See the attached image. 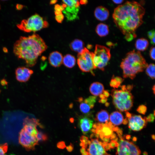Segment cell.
<instances>
[{
    "label": "cell",
    "mask_w": 155,
    "mask_h": 155,
    "mask_svg": "<svg viewBox=\"0 0 155 155\" xmlns=\"http://www.w3.org/2000/svg\"><path fill=\"white\" fill-rule=\"evenodd\" d=\"M17 28L24 32H35L47 27V22L38 14L35 13L26 19L22 20L17 25Z\"/></svg>",
    "instance_id": "obj_6"
},
{
    "label": "cell",
    "mask_w": 155,
    "mask_h": 155,
    "mask_svg": "<svg viewBox=\"0 0 155 155\" xmlns=\"http://www.w3.org/2000/svg\"><path fill=\"white\" fill-rule=\"evenodd\" d=\"M47 48L41 37L34 34L28 36H21L14 44L13 52L18 58L24 60L27 67H32Z\"/></svg>",
    "instance_id": "obj_2"
},
{
    "label": "cell",
    "mask_w": 155,
    "mask_h": 155,
    "mask_svg": "<svg viewBox=\"0 0 155 155\" xmlns=\"http://www.w3.org/2000/svg\"><path fill=\"white\" fill-rule=\"evenodd\" d=\"M63 58L61 53L58 51H55L50 54L49 61L51 65L57 67L60 66L62 64Z\"/></svg>",
    "instance_id": "obj_16"
},
{
    "label": "cell",
    "mask_w": 155,
    "mask_h": 155,
    "mask_svg": "<svg viewBox=\"0 0 155 155\" xmlns=\"http://www.w3.org/2000/svg\"><path fill=\"white\" fill-rule=\"evenodd\" d=\"M149 45L148 40L144 38L137 39L135 42V46L136 49L139 51H144L147 48Z\"/></svg>",
    "instance_id": "obj_24"
},
{
    "label": "cell",
    "mask_w": 155,
    "mask_h": 155,
    "mask_svg": "<svg viewBox=\"0 0 155 155\" xmlns=\"http://www.w3.org/2000/svg\"><path fill=\"white\" fill-rule=\"evenodd\" d=\"M140 52L135 50L126 54L121 63L124 78L133 79L138 73L142 72L148 65Z\"/></svg>",
    "instance_id": "obj_4"
},
{
    "label": "cell",
    "mask_w": 155,
    "mask_h": 155,
    "mask_svg": "<svg viewBox=\"0 0 155 155\" xmlns=\"http://www.w3.org/2000/svg\"><path fill=\"white\" fill-rule=\"evenodd\" d=\"M88 1L87 0H82L80 1V3L82 4H86L88 3Z\"/></svg>",
    "instance_id": "obj_41"
},
{
    "label": "cell",
    "mask_w": 155,
    "mask_h": 155,
    "mask_svg": "<svg viewBox=\"0 0 155 155\" xmlns=\"http://www.w3.org/2000/svg\"><path fill=\"white\" fill-rule=\"evenodd\" d=\"M24 7V6L23 5L19 4H17L16 5V8L17 10H18L22 9Z\"/></svg>",
    "instance_id": "obj_35"
},
{
    "label": "cell",
    "mask_w": 155,
    "mask_h": 155,
    "mask_svg": "<svg viewBox=\"0 0 155 155\" xmlns=\"http://www.w3.org/2000/svg\"></svg>",
    "instance_id": "obj_47"
},
{
    "label": "cell",
    "mask_w": 155,
    "mask_h": 155,
    "mask_svg": "<svg viewBox=\"0 0 155 155\" xmlns=\"http://www.w3.org/2000/svg\"><path fill=\"white\" fill-rule=\"evenodd\" d=\"M93 57L94 53L86 48L78 54L77 63L81 71L84 72H90L94 75L93 70L96 69L93 63Z\"/></svg>",
    "instance_id": "obj_9"
},
{
    "label": "cell",
    "mask_w": 155,
    "mask_h": 155,
    "mask_svg": "<svg viewBox=\"0 0 155 155\" xmlns=\"http://www.w3.org/2000/svg\"><path fill=\"white\" fill-rule=\"evenodd\" d=\"M137 111L139 113L144 115L146 112L147 107L146 106L142 105L138 106L137 109Z\"/></svg>",
    "instance_id": "obj_30"
},
{
    "label": "cell",
    "mask_w": 155,
    "mask_h": 155,
    "mask_svg": "<svg viewBox=\"0 0 155 155\" xmlns=\"http://www.w3.org/2000/svg\"><path fill=\"white\" fill-rule=\"evenodd\" d=\"M37 139L39 141H44L47 140L48 137L47 135L41 131H38L37 136Z\"/></svg>",
    "instance_id": "obj_28"
},
{
    "label": "cell",
    "mask_w": 155,
    "mask_h": 155,
    "mask_svg": "<svg viewBox=\"0 0 155 155\" xmlns=\"http://www.w3.org/2000/svg\"><path fill=\"white\" fill-rule=\"evenodd\" d=\"M108 26L106 24L101 23L97 26L96 31L97 34L100 37H104L107 35L109 33Z\"/></svg>",
    "instance_id": "obj_23"
},
{
    "label": "cell",
    "mask_w": 155,
    "mask_h": 155,
    "mask_svg": "<svg viewBox=\"0 0 155 155\" xmlns=\"http://www.w3.org/2000/svg\"><path fill=\"white\" fill-rule=\"evenodd\" d=\"M154 114H151L146 117L147 121L148 122H153L154 119L155 111H154Z\"/></svg>",
    "instance_id": "obj_33"
},
{
    "label": "cell",
    "mask_w": 155,
    "mask_h": 155,
    "mask_svg": "<svg viewBox=\"0 0 155 155\" xmlns=\"http://www.w3.org/2000/svg\"><path fill=\"white\" fill-rule=\"evenodd\" d=\"M155 48L154 46H152L150 50V55L151 59L153 60H155Z\"/></svg>",
    "instance_id": "obj_31"
},
{
    "label": "cell",
    "mask_w": 155,
    "mask_h": 155,
    "mask_svg": "<svg viewBox=\"0 0 155 155\" xmlns=\"http://www.w3.org/2000/svg\"><path fill=\"white\" fill-rule=\"evenodd\" d=\"M148 35L151 40V44L154 45L155 41V32L154 30L148 31Z\"/></svg>",
    "instance_id": "obj_29"
},
{
    "label": "cell",
    "mask_w": 155,
    "mask_h": 155,
    "mask_svg": "<svg viewBox=\"0 0 155 155\" xmlns=\"http://www.w3.org/2000/svg\"><path fill=\"white\" fill-rule=\"evenodd\" d=\"M104 90V87L102 84L98 82L93 83L89 87L90 93L96 96L102 94Z\"/></svg>",
    "instance_id": "obj_19"
},
{
    "label": "cell",
    "mask_w": 155,
    "mask_h": 155,
    "mask_svg": "<svg viewBox=\"0 0 155 155\" xmlns=\"http://www.w3.org/2000/svg\"><path fill=\"white\" fill-rule=\"evenodd\" d=\"M144 8L135 1H127L116 8L113 15L117 27L128 41L135 38V31L143 23Z\"/></svg>",
    "instance_id": "obj_1"
},
{
    "label": "cell",
    "mask_w": 155,
    "mask_h": 155,
    "mask_svg": "<svg viewBox=\"0 0 155 155\" xmlns=\"http://www.w3.org/2000/svg\"><path fill=\"white\" fill-rule=\"evenodd\" d=\"M109 105V104L108 103V102H107V103H105V106H108V105Z\"/></svg>",
    "instance_id": "obj_45"
},
{
    "label": "cell",
    "mask_w": 155,
    "mask_h": 155,
    "mask_svg": "<svg viewBox=\"0 0 155 155\" xmlns=\"http://www.w3.org/2000/svg\"><path fill=\"white\" fill-rule=\"evenodd\" d=\"M62 11L68 20H73L77 18L79 10L80 2L78 0H63Z\"/></svg>",
    "instance_id": "obj_11"
},
{
    "label": "cell",
    "mask_w": 155,
    "mask_h": 155,
    "mask_svg": "<svg viewBox=\"0 0 155 155\" xmlns=\"http://www.w3.org/2000/svg\"><path fill=\"white\" fill-rule=\"evenodd\" d=\"M124 80L119 76L115 77L113 76L110 83V85L111 87L114 89L118 88L123 82Z\"/></svg>",
    "instance_id": "obj_25"
},
{
    "label": "cell",
    "mask_w": 155,
    "mask_h": 155,
    "mask_svg": "<svg viewBox=\"0 0 155 155\" xmlns=\"http://www.w3.org/2000/svg\"><path fill=\"white\" fill-rule=\"evenodd\" d=\"M1 9V6H0V9Z\"/></svg>",
    "instance_id": "obj_46"
},
{
    "label": "cell",
    "mask_w": 155,
    "mask_h": 155,
    "mask_svg": "<svg viewBox=\"0 0 155 155\" xmlns=\"http://www.w3.org/2000/svg\"><path fill=\"white\" fill-rule=\"evenodd\" d=\"M63 18L64 16L62 13L56 15V20L58 22H61L63 20Z\"/></svg>",
    "instance_id": "obj_32"
},
{
    "label": "cell",
    "mask_w": 155,
    "mask_h": 155,
    "mask_svg": "<svg viewBox=\"0 0 155 155\" xmlns=\"http://www.w3.org/2000/svg\"><path fill=\"white\" fill-rule=\"evenodd\" d=\"M8 148L7 143L0 144V155H6Z\"/></svg>",
    "instance_id": "obj_27"
},
{
    "label": "cell",
    "mask_w": 155,
    "mask_h": 155,
    "mask_svg": "<svg viewBox=\"0 0 155 155\" xmlns=\"http://www.w3.org/2000/svg\"><path fill=\"white\" fill-rule=\"evenodd\" d=\"M57 1L56 0H52L50 2V4H54V3H56V2Z\"/></svg>",
    "instance_id": "obj_43"
},
{
    "label": "cell",
    "mask_w": 155,
    "mask_h": 155,
    "mask_svg": "<svg viewBox=\"0 0 155 155\" xmlns=\"http://www.w3.org/2000/svg\"><path fill=\"white\" fill-rule=\"evenodd\" d=\"M117 155H140L139 148L133 142L121 138L117 143Z\"/></svg>",
    "instance_id": "obj_10"
},
{
    "label": "cell",
    "mask_w": 155,
    "mask_h": 155,
    "mask_svg": "<svg viewBox=\"0 0 155 155\" xmlns=\"http://www.w3.org/2000/svg\"><path fill=\"white\" fill-rule=\"evenodd\" d=\"M109 119V114L108 111L104 110H102L96 114L95 120L99 123H107Z\"/></svg>",
    "instance_id": "obj_20"
},
{
    "label": "cell",
    "mask_w": 155,
    "mask_h": 155,
    "mask_svg": "<svg viewBox=\"0 0 155 155\" xmlns=\"http://www.w3.org/2000/svg\"><path fill=\"white\" fill-rule=\"evenodd\" d=\"M110 122L113 126L119 125L123 123L124 119L122 113L118 111L112 113L109 116Z\"/></svg>",
    "instance_id": "obj_18"
},
{
    "label": "cell",
    "mask_w": 155,
    "mask_h": 155,
    "mask_svg": "<svg viewBox=\"0 0 155 155\" xmlns=\"http://www.w3.org/2000/svg\"><path fill=\"white\" fill-rule=\"evenodd\" d=\"M57 146L58 148L61 149H63L65 147V144L63 142H59L57 144Z\"/></svg>",
    "instance_id": "obj_34"
},
{
    "label": "cell",
    "mask_w": 155,
    "mask_h": 155,
    "mask_svg": "<svg viewBox=\"0 0 155 155\" xmlns=\"http://www.w3.org/2000/svg\"><path fill=\"white\" fill-rule=\"evenodd\" d=\"M73 147L72 145H70L67 147V148L68 151H70L72 150Z\"/></svg>",
    "instance_id": "obj_40"
},
{
    "label": "cell",
    "mask_w": 155,
    "mask_h": 155,
    "mask_svg": "<svg viewBox=\"0 0 155 155\" xmlns=\"http://www.w3.org/2000/svg\"><path fill=\"white\" fill-rule=\"evenodd\" d=\"M111 57L110 50L106 47L96 44L94 53L93 63L95 69L104 71Z\"/></svg>",
    "instance_id": "obj_7"
},
{
    "label": "cell",
    "mask_w": 155,
    "mask_h": 155,
    "mask_svg": "<svg viewBox=\"0 0 155 155\" xmlns=\"http://www.w3.org/2000/svg\"><path fill=\"white\" fill-rule=\"evenodd\" d=\"M96 98L94 96H90L85 99L82 97L79 98L78 101L80 103L79 108L81 112L84 114H88L93 108Z\"/></svg>",
    "instance_id": "obj_13"
},
{
    "label": "cell",
    "mask_w": 155,
    "mask_h": 155,
    "mask_svg": "<svg viewBox=\"0 0 155 155\" xmlns=\"http://www.w3.org/2000/svg\"><path fill=\"white\" fill-rule=\"evenodd\" d=\"M42 127L38 119L26 117L23 123V127L20 132L18 141L20 144L27 151L33 150L38 144L37 135L38 131L36 127Z\"/></svg>",
    "instance_id": "obj_3"
},
{
    "label": "cell",
    "mask_w": 155,
    "mask_h": 155,
    "mask_svg": "<svg viewBox=\"0 0 155 155\" xmlns=\"http://www.w3.org/2000/svg\"><path fill=\"white\" fill-rule=\"evenodd\" d=\"M89 115L82 116L79 119L80 128L84 135L87 134L92 130L93 125V121Z\"/></svg>",
    "instance_id": "obj_15"
},
{
    "label": "cell",
    "mask_w": 155,
    "mask_h": 155,
    "mask_svg": "<svg viewBox=\"0 0 155 155\" xmlns=\"http://www.w3.org/2000/svg\"><path fill=\"white\" fill-rule=\"evenodd\" d=\"M155 85H154L152 88V90L153 91V93L154 94H155Z\"/></svg>",
    "instance_id": "obj_44"
},
{
    "label": "cell",
    "mask_w": 155,
    "mask_h": 155,
    "mask_svg": "<svg viewBox=\"0 0 155 155\" xmlns=\"http://www.w3.org/2000/svg\"><path fill=\"white\" fill-rule=\"evenodd\" d=\"M1 84L2 85L4 86L7 84V81L4 79L1 81Z\"/></svg>",
    "instance_id": "obj_39"
},
{
    "label": "cell",
    "mask_w": 155,
    "mask_h": 155,
    "mask_svg": "<svg viewBox=\"0 0 155 155\" xmlns=\"http://www.w3.org/2000/svg\"><path fill=\"white\" fill-rule=\"evenodd\" d=\"M63 62L66 67L72 68L75 65L76 59L73 56L68 54L65 55L63 58Z\"/></svg>",
    "instance_id": "obj_22"
},
{
    "label": "cell",
    "mask_w": 155,
    "mask_h": 155,
    "mask_svg": "<svg viewBox=\"0 0 155 155\" xmlns=\"http://www.w3.org/2000/svg\"><path fill=\"white\" fill-rule=\"evenodd\" d=\"M120 87L121 90L114 89L111 91L113 103L119 111H127L130 110L133 105V97L130 92L133 86L124 85Z\"/></svg>",
    "instance_id": "obj_5"
},
{
    "label": "cell",
    "mask_w": 155,
    "mask_h": 155,
    "mask_svg": "<svg viewBox=\"0 0 155 155\" xmlns=\"http://www.w3.org/2000/svg\"><path fill=\"white\" fill-rule=\"evenodd\" d=\"M146 74L152 79L155 78V66L154 64L152 63L148 65L146 67Z\"/></svg>",
    "instance_id": "obj_26"
},
{
    "label": "cell",
    "mask_w": 155,
    "mask_h": 155,
    "mask_svg": "<svg viewBox=\"0 0 155 155\" xmlns=\"http://www.w3.org/2000/svg\"><path fill=\"white\" fill-rule=\"evenodd\" d=\"M3 51L5 53H7L8 52V51L7 49L5 47H4L3 48Z\"/></svg>",
    "instance_id": "obj_42"
},
{
    "label": "cell",
    "mask_w": 155,
    "mask_h": 155,
    "mask_svg": "<svg viewBox=\"0 0 155 155\" xmlns=\"http://www.w3.org/2000/svg\"><path fill=\"white\" fill-rule=\"evenodd\" d=\"M84 44L83 42L81 40L76 39L71 43L70 46L72 50L78 53L81 52L84 48Z\"/></svg>",
    "instance_id": "obj_21"
},
{
    "label": "cell",
    "mask_w": 155,
    "mask_h": 155,
    "mask_svg": "<svg viewBox=\"0 0 155 155\" xmlns=\"http://www.w3.org/2000/svg\"><path fill=\"white\" fill-rule=\"evenodd\" d=\"M113 1L115 3L117 4H119L123 2V0H113Z\"/></svg>",
    "instance_id": "obj_38"
},
{
    "label": "cell",
    "mask_w": 155,
    "mask_h": 155,
    "mask_svg": "<svg viewBox=\"0 0 155 155\" xmlns=\"http://www.w3.org/2000/svg\"><path fill=\"white\" fill-rule=\"evenodd\" d=\"M102 94L106 98L109 96V93L108 91L106 90H104Z\"/></svg>",
    "instance_id": "obj_36"
},
{
    "label": "cell",
    "mask_w": 155,
    "mask_h": 155,
    "mask_svg": "<svg viewBox=\"0 0 155 155\" xmlns=\"http://www.w3.org/2000/svg\"><path fill=\"white\" fill-rule=\"evenodd\" d=\"M94 15L98 20L104 21L108 18L109 13L108 10L106 8L102 6H100L96 8L94 11Z\"/></svg>",
    "instance_id": "obj_17"
},
{
    "label": "cell",
    "mask_w": 155,
    "mask_h": 155,
    "mask_svg": "<svg viewBox=\"0 0 155 155\" xmlns=\"http://www.w3.org/2000/svg\"><path fill=\"white\" fill-rule=\"evenodd\" d=\"M106 144L97 138H91L81 142V148L85 150L87 155H109L106 152Z\"/></svg>",
    "instance_id": "obj_8"
},
{
    "label": "cell",
    "mask_w": 155,
    "mask_h": 155,
    "mask_svg": "<svg viewBox=\"0 0 155 155\" xmlns=\"http://www.w3.org/2000/svg\"><path fill=\"white\" fill-rule=\"evenodd\" d=\"M33 73V70L25 67H18L15 70L16 79L20 82L28 81Z\"/></svg>",
    "instance_id": "obj_14"
},
{
    "label": "cell",
    "mask_w": 155,
    "mask_h": 155,
    "mask_svg": "<svg viewBox=\"0 0 155 155\" xmlns=\"http://www.w3.org/2000/svg\"><path fill=\"white\" fill-rule=\"evenodd\" d=\"M107 98H105L102 99H100L99 100V102L102 103H106L107 101Z\"/></svg>",
    "instance_id": "obj_37"
},
{
    "label": "cell",
    "mask_w": 155,
    "mask_h": 155,
    "mask_svg": "<svg viewBox=\"0 0 155 155\" xmlns=\"http://www.w3.org/2000/svg\"><path fill=\"white\" fill-rule=\"evenodd\" d=\"M126 114L128 119L129 128L132 130L139 131L146 126L148 121L146 117H142L140 115H133L127 112Z\"/></svg>",
    "instance_id": "obj_12"
}]
</instances>
